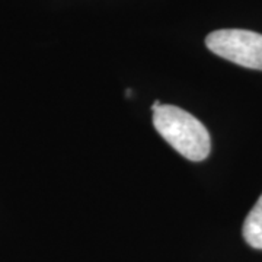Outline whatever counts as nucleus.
Segmentation results:
<instances>
[{"label":"nucleus","instance_id":"obj_2","mask_svg":"<svg viewBox=\"0 0 262 262\" xmlns=\"http://www.w3.org/2000/svg\"><path fill=\"white\" fill-rule=\"evenodd\" d=\"M207 48L234 64L262 70V35L248 29H219L206 38Z\"/></svg>","mask_w":262,"mask_h":262},{"label":"nucleus","instance_id":"obj_1","mask_svg":"<svg viewBox=\"0 0 262 262\" xmlns=\"http://www.w3.org/2000/svg\"><path fill=\"white\" fill-rule=\"evenodd\" d=\"M153 125L173 149L191 162H203L211 150V139L204 124L175 105L153 108Z\"/></svg>","mask_w":262,"mask_h":262},{"label":"nucleus","instance_id":"obj_3","mask_svg":"<svg viewBox=\"0 0 262 262\" xmlns=\"http://www.w3.org/2000/svg\"><path fill=\"white\" fill-rule=\"evenodd\" d=\"M242 233L249 246L255 249H262V195L245 219Z\"/></svg>","mask_w":262,"mask_h":262}]
</instances>
